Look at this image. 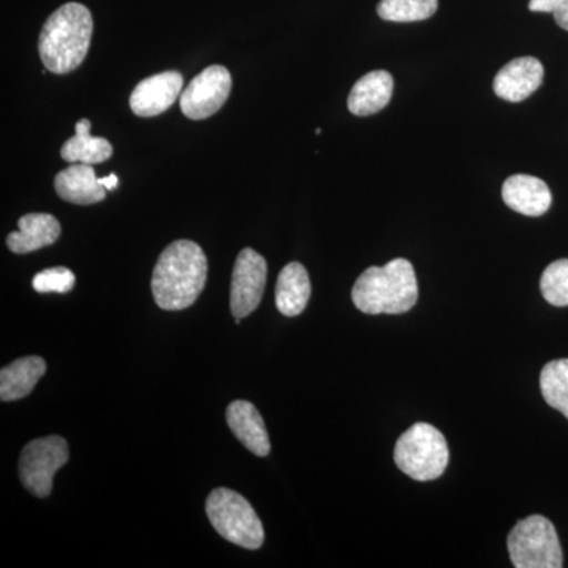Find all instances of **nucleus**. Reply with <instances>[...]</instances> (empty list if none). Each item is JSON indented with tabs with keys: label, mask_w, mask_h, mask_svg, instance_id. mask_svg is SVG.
<instances>
[{
	"label": "nucleus",
	"mask_w": 568,
	"mask_h": 568,
	"mask_svg": "<svg viewBox=\"0 0 568 568\" xmlns=\"http://www.w3.org/2000/svg\"><path fill=\"white\" fill-rule=\"evenodd\" d=\"M448 458L446 437L433 425H413L396 440V466L414 480H436L447 469Z\"/></svg>",
	"instance_id": "obj_4"
},
{
	"label": "nucleus",
	"mask_w": 568,
	"mask_h": 568,
	"mask_svg": "<svg viewBox=\"0 0 568 568\" xmlns=\"http://www.w3.org/2000/svg\"><path fill=\"white\" fill-rule=\"evenodd\" d=\"M74 282L77 278L70 268L52 267L33 276L32 286L40 294H67L73 290Z\"/></svg>",
	"instance_id": "obj_23"
},
{
	"label": "nucleus",
	"mask_w": 568,
	"mask_h": 568,
	"mask_svg": "<svg viewBox=\"0 0 568 568\" xmlns=\"http://www.w3.org/2000/svg\"><path fill=\"white\" fill-rule=\"evenodd\" d=\"M91 126L89 119H81L77 123V134L65 141L61 149V155L65 162L99 164L111 159V142L104 138L92 136Z\"/></svg>",
	"instance_id": "obj_19"
},
{
	"label": "nucleus",
	"mask_w": 568,
	"mask_h": 568,
	"mask_svg": "<svg viewBox=\"0 0 568 568\" xmlns=\"http://www.w3.org/2000/svg\"><path fill=\"white\" fill-rule=\"evenodd\" d=\"M503 200L511 211L521 215L541 216L551 207L552 194L541 179L517 174L504 182Z\"/></svg>",
	"instance_id": "obj_12"
},
{
	"label": "nucleus",
	"mask_w": 568,
	"mask_h": 568,
	"mask_svg": "<svg viewBox=\"0 0 568 568\" xmlns=\"http://www.w3.org/2000/svg\"><path fill=\"white\" fill-rule=\"evenodd\" d=\"M394 77L386 70H376L355 82L347 99V108L358 118L376 114L390 103Z\"/></svg>",
	"instance_id": "obj_16"
},
{
	"label": "nucleus",
	"mask_w": 568,
	"mask_h": 568,
	"mask_svg": "<svg viewBox=\"0 0 568 568\" xmlns=\"http://www.w3.org/2000/svg\"><path fill=\"white\" fill-rule=\"evenodd\" d=\"M92 32L88 7L69 2L55 10L40 33L39 52L44 69L55 74L77 70L88 55Z\"/></svg>",
	"instance_id": "obj_2"
},
{
	"label": "nucleus",
	"mask_w": 568,
	"mask_h": 568,
	"mask_svg": "<svg viewBox=\"0 0 568 568\" xmlns=\"http://www.w3.org/2000/svg\"><path fill=\"white\" fill-rule=\"evenodd\" d=\"M439 0H381L377 14L394 22L425 21L436 13Z\"/></svg>",
	"instance_id": "obj_21"
},
{
	"label": "nucleus",
	"mask_w": 568,
	"mask_h": 568,
	"mask_svg": "<svg viewBox=\"0 0 568 568\" xmlns=\"http://www.w3.org/2000/svg\"><path fill=\"white\" fill-rule=\"evenodd\" d=\"M312 283L308 272L301 263H291L280 272L276 282L275 304L278 312L287 317L301 315L308 305Z\"/></svg>",
	"instance_id": "obj_17"
},
{
	"label": "nucleus",
	"mask_w": 568,
	"mask_h": 568,
	"mask_svg": "<svg viewBox=\"0 0 568 568\" xmlns=\"http://www.w3.org/2000/svg\"><path fill=\"white\" fill-rule=\"evenodd\" d=\"M183 77L179 71H163L142 80L133 89L130 108L140 118H155L173 106L182 95Z\"/></svg>",
	"instance_id": "obj_10"
},
{
	"label": "nucleus",
	"mask_w": 568,
	"mask_h": 568,
	"mask_svg": "<svg viewBox=\"0 0 568 568\" xmlns=\"http://www.w3.org/2000/svg\"><path fill=\"white\" fill-rule=\"evenodd\" d=\"M267 263L252 248L242 250L234 264L231 282V313L235 320L252 315L263 301Z\"/></svg>",
	"instance_id": "obj_9"
},
{
	"label": "nucleus",
	"mask_w": 568,
	"mask_h": 568,
	"mask_svg": "<svg viewBox=\"0 0 568 568\" xmlns=\"http://www.w3.org/2000/svg\"><path fill=\"white\" fill-rule=\"evenodd\" d=\"M231 89L233 78L226 67H207L182 92L181 110L192 121H204L222 110Z\"/></svg>",
	"instance_id": "obj_8"
},
{
	"label": "nucleus",
	"mask_w": 568,
	"mask_h": 568,
	"mask_svg": "<svg viewBox=\"0 0 568 568\" xmlns=\"http://www.w3.org/2000/svg\"><path fill=\"white\" fill-rule=\"evenodd\" d=\"M205 514L224 540L246 549L263 547V523L252 504L233 489H213L205 503Z\"/></svg>",
	"instance_id": "obj_5"
},
{
	"label": "nucleus",
	"mask_w": 568,
	"mask_h": 568,
	"mask_svg": "<svg viewBox=\"0 0 568 568\" xmlns=\"http://www.w3.org/2000/svg\"><path fill=\"white\" fill-rule=\"evenodd\" d=\"M545 70L536 58H518L508 62L496 74L493 88L499 99L519 103L529 99L544 82Z\"/></svg>",
	"instance_id": "obj_11"
},
{
	"label": "nucleus",
	"mask_w": 568,
	"mask_h": 568,
	"mask_svg": "<svg viewBox=\"0 0 568 568\" xmlns=\"http://www.w3.org/2000/svg\"><path fill=\"white\" fill-rule=\"evenodd\" d=\"M540 390L545 402L568 418V358L552 361L544 366Z\"/></svg>",
	"instance_id": "obj_20"
},
{
	"label": "nucleus",
	"mask_w": 568,
	"mask_h": 568,
	"mask_svg": "<svg viewBox=\"0 0 568 568\" xmlns=\"http://www.w3.org/2000/svg\"><path fill=\"white\" fill-rule=\"evenodd\" d=\"M511 564L517 568H560L562 548L555 525L541 515L521 519L507 540Z\"/></svg>",
	"instance_id": "obj_6"
},
{
	"label": "nucleus",
	"mask_w": 568,
	"mask_h": 568,
	"mask_svg": "<svg viewBox=\"0 0 568 568\" xmlns=\"http://www.w3.org/2000/svg\"><path fill=\"white\" fill-rule=\"evenodd\" d=\"M417 298L416 271L403 257L366 268L353 287L354 305L366 315H402L413 310Z\"/></svg>",
	"instance_id": "obj_3"
},
{
	"label": "nucleus",
	"mask_w": 568,
	"mask_h": 568,
	"mask_svg": "<svg viewBox=\"0 0 568 568\" xmlns=\"http://www.w3.org/2000/svg\"><path fill=\"white\" fill-rule=\"evenodd\" d=\"M70 458L69 444L61 436L33 439L22 448L20 478L33 496L48 497L52 491V478Z\"/></svg>",
	"instance_id": "obj_7"
},
{
	"label": "nucleus",
	"mask_w": 568,
	"mask_h": 568,
	"mask_svg": "<svg viewBox=\"0 0 568 568\" xmlns=\"http://www.w3.org/2000/svg\"><path fill=\"white\" fill-rule=\"evenodd\" d=\"M226 420L231 432L256 457L271 454V440L267 428L256 406L245 399L231 403L226 410Z\"/></svg>",
	"instance_id": "obj_14"
},
{
	"label": "nucleus",
	"mask_w": 568,
	"mask_h": 568,
	"mask_svg": "<svg viewBox=\"0 0 568 568\" xmlns=\"http://www.w3.org/2000/svg\"><path fill=\"white\" fill-rule=\"evenodd\" d=\"M540 290L548 304L568 306V260L556 261L545 268Z\"/></svg>",
	"instance_id": "obj_22"
},
{
	"label": "nucleus",
	"mask_w": 568,
	"mask_h": 568,
	"mask_svg": "<svg viewBox=\"0 0 568 568\" xmlns=\"http://www.w3.org/2000/svg\"><path fill=\"white\" fill-rule=\"evenodd\" d=\"M20 231L7 237L10 252L28 254L58 242L61 237V223L50 213H28L18 222Z\"/></svg>",
	"instance_id": "obj_15"
},
{
	"label": "nucleus",
	"mask_w": 568,
	"mask_h": 568,
	"mask_svg": "<svg viewBox=\"0 0 568 568\" xmlns=\"http://www.w3.org/2000/svg\"><path fill=\"white\" fill-rule=\"evenodd\" d=\"M100 182H102V185L108 190V192H112V190L118 189L119 185V179L115 174H110L108 178L100 179Z\"/></svg>",
	"instance_id": "obj_26"
},
{
	"label": "nucleus",
	"mask_w": 568,
	"mask_h": 568,
	"mask_svg": "<svg viewBox=\"0 0 568 568\" xmlns=\"http://www.w3.org/2000/svg\"><path fill=\"white\" fill-rule=\"evenodd\" d=\"M552 14H555V20L558 22L559 28L568 32V0H562Z\"/></svg>",
	"instance_id": "obj_25"
},
{
	"label": "nucleus",
	"mask_w": 568,
	"mask_h": 568,
	"mask_svg": "<svg viewBox=\"0 0 568 568\" xmlns=\"http://www.w3.org/2000/svg\"><path fill=\"white\" fill-rule=\"evenodd\" d=\"M562 0H529L530 11H540V13H555Z\"/></svg>",
	"instance_id": "obj_24"
},
{
	"label": "nucleus",
	"mask_w": 568,
	"mask_h": 568,
	"mask_svg": "<svg viewBox=\"0 0 568 568\" xmlns=\"http://www.w3.org/2000/svg\"><path fill=\"white\" fill-rule=\"evenodd\" d=\"M54 189L59 197L77 205L102 203L108 193L92 164L84 163L71 164L55 175Z\"/></svg>",
	"instance_id": "obj_13"
},
{
	"label": "nucleus",
	"mask_w": 568,
	"mask_h": 568,
	"mask_svg": "<svg viewBox=\"0 0 568 568\" xmlns=\"http://www.w3.org/2000/svg\"><path fill=\"white\" fill-rule=\"evenodd\" d=\"M47 373L43 358L31 355L14 361L0 372V399L2 402H17L32 394L37 383Z\"/></svg>",
	"instance_id": "obj_18"
},
{
	"label": "nucleus",
	"mask_w": 568,
	"mask_h": 568,
	"mask_svg": "<svg viewBox=\"0 0 568 568\" xmlns=\"http://www.w3.org/2000/svg\"><path fill=\"white\" fill-rule=\"evenodd\" d=\"M207 257L192 241L168 245L152 275L155 304L166 312L189 308L197 301L207 282Z\"/></svg>",
	"instance_id": "obj_1"
}]
</instances>
